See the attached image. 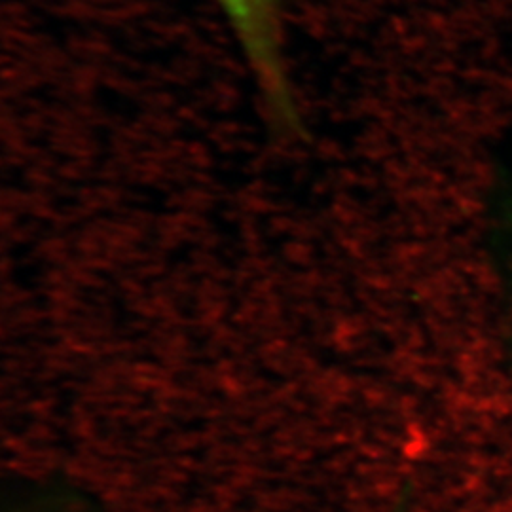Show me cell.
Returning a JSON list of instances; mask_svg holds the SVG:
<instances>
[{"mask_svg":"<svg viewBox=\"0 0 512 512\" xmlns=\"http://www.w3.org/2000/svg\"><path fill=\"white\" fill-rule=\"evenodd\" d=\"M251 63L266 95L277 109H287V86L281 69L283 0H217Z\"/></svg>","mask_w":512,"mask_h":512,"instance_id":"6da1fadb","label":"cell"},{"mask_svg":"<svg viewBox=\"0 0 512 512\" xmlns=\"http://www.w3.org/2000/svg\"><path fill=\"white\" fill-rule=\"evenodd\" d=\"M0 512H84L78 501H69L65 495H42L29 497L21 503H16L10 509Z\"/></svg>","mask_w":512,"mask_h":512,"instance_id":"7a4b0ae2","label":"cell"}]
</instances>
